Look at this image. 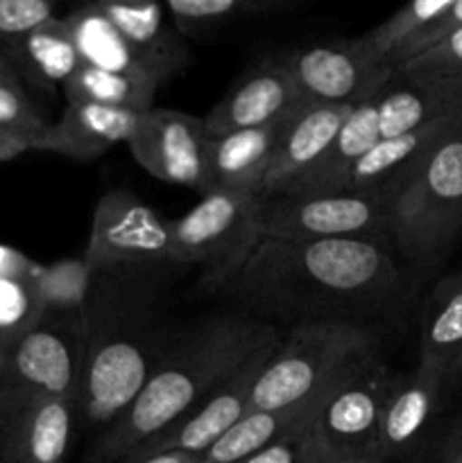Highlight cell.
Segmentation results:
<instances>
[{
  "mask_svg": "<svg viewBox=\"0 0 462 463\" xmlns=\"http://www.w3.org/2000/svg\"><path fill=\"white\" fill-rule=\"evenodd\" d=\"M390 244L361 240L288 242L263 238L225 285L249 315L308 321H356L399 298L401 267Z\"/></svg>",
  "mask_w": 462,
  "mask_h": 463,
  "instance_id": "1",
  "label": "cell"
},
{
  "mask_svg": "<svg viewBox=\"0 0 462 463\" xmlns=\"http://www.w3.org/2000/svg\"><path fill=\"white\" fill-rule=\"evenodd\" d=\"M279 339L272 324L249 312L207 319L163 351L130 410L91 448L89 463H120L197 402L211 396L254 353Z\"/></svg>",
  "mask_w": 462,
  "mask_h": 463,
  "instance_id": "2",
  "label": "cell"
},
{
  "mask_svg": "<svg viewBox=\"0 0 462 463\" xmlns=\"http://www.w3.org/2000/svg\"><path fill=\"white\" fill-rule=\"evenodd\" d=\"M390 242L412 265H439L462 238V116L390 199Z\"/></svg>",
  "mask_w": 462,
  "mask_h": 463,
  "instance_id": "3",
  "label": "cell"
},
{
  "mask_svg": "<svg viewBox=\"0 0 462 463\" xmlns=\"http://www.w3.org/2000/svg\"><path fill=\"white\" fill-rule=\"evenodd\" d=\"M86 355L75 410L86 428H111L143 392L163 351L149 326L100 306L91 294L84 310Z\"/></svg>",
  "mask_w": 462,
  "mask_h": 463,
  "instance_id": "4",
  "label": "cell"
},
{
  "mask_svg": "<svg viewBox=\"0 0 462 463\" xmlns=\"http://www.w3.org/2000/svg\"><path fill=\"white\" fill-rule=\"evenodd\" d=\"M371 346L374 330L362 321L294 324L254 384L252 410H284L320 396Z\"/></svg>",
  "mask_w": 462,
  "mask_h": 463,
  "instance_id": "5",
  "label": "cell"
},
{
  "mask_svg": "<svg viewBox=\"0 0 462 463\" xmlns=\"http://www.w3.org/2000/svg\"><path fill=\"white\" fill-rule=\"evenodd\" d=\"M261 194L208 193L186 215L170 220V262L199 265V288L225 289L263 240Z\"/></svg>",
  "mask_w": 462,
  "mask_h": 463,
  "instance_id": "6",
  "label": "cell"
},
{
  "mask_svg": "<svg viewBox=\"0 0 462 463\" xmlns=\"http://www.w3.org/2000/svg\"><path fill=\"white\" fill-rule=\"evenodd\" d=\"M394 378L376 346L362 351L326 392L311 430L320 450L344 459H379V432ZM380 461V459H379Z\"/></svg>",
  "mask_w": 462,
  "mask_h": 463,
  "instance_id": "7",
  "label": "cell"
},
{
  "mask_svg": "<svg viewBox=\"0 0 462 463\" xmlns=\"http://www.w3.org/2000/svg\"><path fill=\"white\" fill-rule=\"evenodd\" d=\"M258 229L263 238L288 242L361 240L392 247L388 206L379 199L353 193L329 197H263Z\"/></svg>",
  "mask_w": 462,
  "mask_h": 463,
  "instance_id": "8",
  "label": "cell"
},
{
  "mask_svg": "<svg viewBox=\"0 0 462 463\" xmlns=\"http://www.w3.org/2000/svg\"><path fill=\"white\" fill-rule=\"evenodd\" d=\"M86 355V319L82 315H45L7 353L0 387L32 396L77 401Z\"/></svg>",
  "mask_w": 462,
  "mask_h": 463,
  "instance_id": "9",
  "label": "cell"
},
{
  "mask_svg": "<svg viewBox=\"0 0 462 463\" xmlns=\"http://www.w3.org/2000/svg\"><path fill=\"white\" fill-rule=\"evenodd\" d=\"M82 258L95 274L125 265L170 262V220L130 190H111L98 199Z\"/></svg>",
  "mask_w": 462,
  "mask_h": 463,
  "instance_id": "10",
  "label": "cell"
},
{
  "mask_svg": "<svg viewBox=\"0 0 462 463\" xmlns=\"http://www.w3.org/2000/svg\"><path fill=\"white\" fill-rule=\"evenodd\" d=\"M279 339L258 348L226 383H222L211 396L186 411L184 416L168 425L166 430L136 448L120 463L143 459V457L161 455V452H188V455H204L217 439L229 432L240 419L252 411V389L258 375L265 369L272 351Z\"/></svg>",
  "mask_w": 462,
  "mask_h": 463,
  "instance_id": "11",
  "label": "cell"
},
{
  "mask_svg": "<svg viewBox=\"0 0 462 463\" xmlns=\"http://www.w3.org/2000/svg\"><path fill=\"white\" fill-rule=\"evenodd\" d=\"M204 118L175 109H149L127 140L131 156L145 172L172 185L208 193Z\"/></svg>",
  "mask_w": 462,
  "mask_h": 463,
  "instance_id": "12",
  "label": "cell"
},
{
  "mask_svg": "<svg viewBox=\"0 0 462 463\" xmlns=\"http://www.w3.org/2000/svg\"><path fill=\"white\" fill-rule=\"evenodd\" d=\"M276 59L290 72L299 95L311 102L358 104L383 90L394 77L390 68L374 66L353 39L285 50Z\"/></svg>",
  "mask_w": 462,
  "mask_h": 463,
  "instance_id": "13",
  "label": "cell"
},
{
  "mask_svg": "<svg viewBox=\"0 0 462 463\" xmlns=\"http://www.w3.org/2000/svg\"><path fill=\"white\" fill-rule=\"evenodd\" d=\"M75 402L0 387V463H63Z\"/></svg>",
  "mask_w": 462,
  "mask_h": 463,
  "instance_id": "14",
  "label": "cell"
},
{
  "mask_svg": "<svg viewBox=\"0 0 462 463\" xmlns=\"http://www.w3.org/2000/svg\"><path fill=\"white\" fill-rule=\"evenodd\" d=\"M453 389L433 371L417 364L408 373H397L379 432V459L410 463L430 441Z\"/></svg>",
  "mask_w": 462,
  "mask_h": 463,
  "instance_id": "15",
  "label": "cell"
},
{
  "mask_svg": "<svg viewBox=\"0 0 462 463\" xmlns=\"http://www.w3.org/2000/svg\"><path fill=\"white\" fill-rule=\"evenodd\" d=\"M297 84L276 54L254 66L211 111L204 116L208 138L279 122L302 102Z\"/></svg>",
  "mask_w": 462,
  "mask_h": 463,
  "instance_id": "16",
  "label": "cell"
},
{
  "mask_svg": "<svg viewBox=\"0 0 462 463\" xmlns=\"http://www.w3.org/2000/svg\"><path fill=\"white\" fill-rule=\"evenodd\" d=\"M356 104H324L302 99L281 122L270 167L263 179L261 197L279 194L294 176L311 167L329 149Z\"/></svg>",
  "mask_w": 462,
  "mask_h": 463,
  "instance_id": "17",
  "label": "cell"
},
{
  "mask_svg": "<svg viewBox=\"0 0 462 463\" xmlns=\"http://www.w3.org/2000/svg\"><path fill=\"white\" fill-rule=\"evenodd\" d=\"M379 93L365 98L353 107L351 116L347 118L329 149L302 175L294 176L279 194H285V197H329V194L347 193L353 167L380 140Z\"/></svg>",
  "mask_w": 462,
  "mask_h": 463,
  "instance_id": "18",
  "label": "cell"
},
{
  "mask_svg": "<svg viewBox=\"0 0 462 463\" xmlns=\"http://www.w3.org/2000/svg\"><path fill=\"white\" fill-rule=\"evenodd\" d=\"M143 113L104 104L71 102L57 122H50L32 143L36 152L59 154L72 161H93L134 134Z\"/></svg>",
  "mask_w": 462,
  "mask_h": 463,
  "instance_id": "19",
  "label": "cell"
},
{
  "mask_svg": "<svg viewBox=\"0 0 462 463\" xmlns=\"http://www.w3.org/2000/svg\"><path fill=\"white\" fill-rule=\"evenodd\" d=\"M457 116H462V113H457ZM457 116L392 136V138H380L353 167L347 193L365 194V197L379 199L388 206L390 199L415 175L426 154L447 134L448 127L457 120Z\"/></svg>",
  "mask_w": 462,
  "mask_h": 463,
  "instance_id": "20",
  "label": "cell"
},
{
  "mask_svg": "<svg viewBox=\"0 0 462 463\" xmlns=\"http://www.w3.org/2000/svg\"><path fill=\"white\" fill-rule=\"evenodd\" d=\"M98 7L161 84L190 63L188 45L179 30L168 23L166 5L100 0Z\"/></svg>",
  "mask_w": 462,
  "mask_h": 463,
  "instance_id": "21",
  "label": "cell"
},
{
  "mask_svg": "<svg viewBox=\"0 0 462 463\" xmlns=\"http://www.w3.org/2000/svg\"><path fill=\"white\" fill-rule=\"evenodd\" d=\"M462 113V80L394 72L379 93L380 138L406 134Z\"/></svg>",
  "mask_w": 462,
  "mask_h": 463,
  "instance_id": "22",
  "label": "cell"
},
{
  "mask_svg": "<svg viewBox=\"0 0 462 463\" xmlns=\"http://www.w3.org/2000/svg\"><path fill=\"white\" fill-rule=\"evenodd\" d=\"M419 366L462 387V271L442 276L421 310Z\"/></svg>",
  "mask_w": 462,
  "mask_h": 463,
  "instance_id": "23",
  "label": "cell"
},
{
  "mask_svg": "<svg viewBox=\"0 0 462 463\" xmlns=\"http://www.w3.org/2000/svg\"><path fill=\"white\" fill-rule=\"evenodd\" d=\"M284 118L272 125L258 127V129H243L208 138V193L258 194L267 167H270L272 154H274Z\"/></svg>",
  "mask_w": 462,
  "mask_h": 463,
  "instance_id": "24",
  "label": "cell"
},
{
  "mask_svg": "<svg viewBox=\"0 0 462 463\" xmlns=\"http://www.w3.org/2000/svg\"><path fill=\"white\" fill-rule=\"evenodd\" d=\"M5 52L12 59L23 86L27 81L45 93L54 86L66 84L68 77L82 66L71 27L62 16L50 18L21 41L5 48Z\"/></svg>",
  "mask_w": 462,
  "mask_h": 463,
  "instance_id": "25",
  "label": "cell"
},
{
  "mask_svg": "<svg viewBox=\"0 0 462 463\" xmlns=\"http://www.w3.org/2000/svg\"><path fill=\"white\" fill-rule=\"evenodd\" d=\"M326 392L311 401L299 402V405L284 407V410H252L229 432L222 434L204 455H199V463H240L256 452L265 450L272 443L281 441L290 432L311 423Z\"/></svg>",
  "mask_w": 462,
  "mask_h": 463,
  "instance_id": "26",
  "label": "cell"
},
{
  "mask_svg": "<svg viewBox=\"0 0 462 463\" xmlns=\"http://www.w3.org/2000/svg\"><path fill=\"white\" fill-rule=\"evenodd\" d=\"M63 18H66L68 27H71L72 41H75L82 63L102 68V71L120 72V75L134 77V80L152 81V84L161 89V81L140 61V57L131 50L125 36L104 16L98 3L80 5V7L72 9Z\"/></svg>",
  "mask_w": 462,
  "mask_h": 463,
  "instance_id": "27",
  "label": "cell"
},
{
  "mask_svg": "<svg viewBox=\"0 0 462 463\" xmlns=\"http://www.w3.org/2000/svg\"><path fill=\"white\" fill-rule=\"evenodd\" d=\"M62 90L63 98H66V104L91 102L145 113L149 109H154V95H157L159 86L152 84V81L134 80V77L120 75V72L102 71V68L82 63L68 77Z\"/></svg>",
  "mask_w": 462,
  "mask_h": 463,
  "instance_id": "28",
  "label": "cell"
},
{
  "mask_svg": "<svg viewBox=\"0 0 462 463\" xmlns=\"http://www.w3.org/2000/svg\"><path fill=\"white\" fill-rule=\"evenodd\" d=\"M290 5V0H170L166 12L181 36H202L229 23L285 12Z\"/></svg>",
  "mask_w": 462,
  "mask_h": 463,
  "instance_id": "29",
  "label": "cell"
},
{
  "mask_svg": "<svg viewBox=\"0 0 462 463\" xmlns=\"http://www.w3.org/2000/svg\"><path fill=\"white\" fill-rule=\"evenodd\" d=\"M95 276L84 258H63L53 265L36 262L30 280L45 315H82L93 294Z\"/></svg>",
  "mask_w": 462,
  "mask_h": 463,
  "instance_id": "30",
  "label": "cell"
},
{
  "mask_svg": "<svg viewBox=\"0 0 462 463\" xmlns=\"http://www.w3.org/2000/svg\"><path fill=\"white\" fill-rule=\"evenodd\" d=\"M447 3L448 0H415V3H408L406 7L394 12L392 16H388L383 23L371 27L362 36H356L353 41H356L358 50L374 66L388 68L385 63H388L390 54L401 48L408 39H412L430 18L438 16L447 7Z\"/></svg>",
  "mask_w": 462,
  "mask_h": 463,
  "instance_id": "31",
  "label": "cell"
},
{
  "mask_svg": "<svg viewBox=\"0 0 462 463\" xmlns=\"http://www.w3.org/2000/svg\"><path fill=\"white\" fill-rule=\"evenodd\" d=\"M43 317L30 279H0V351L7 353Z\"/></svg>",
  "mask_w": 462,
  "mask_h": 463,
  "instance_id": "32",
  "label": "cell"
},
{
  "mask_svg": "<svg viewBox=\"0 0 462 463\" xmlns=\"http://www.w3.org/2000/svg\"><path fill=\"white\" fill-rule=\"evenodd\" d=\"M460 30H462V0H448L447 7H444L438 16L430 18V21L426 23V25L421 27L412 39H408L401 48H397L392 54H390L385 66H388L390 71L397 72L399 68L410 63L412 59L421 57V54L430 52V50L438 48V45H442L444 41L451 39V36L457 34Z\"/></svg>",
  "mask_w": 462,
  "mask_h": 463,
  "instance_id": "33",
  "label": "cell"
},
{
  "mask_svg": "<svg viewBox=\"0 0 462 463\" xmlns=\"http://www.w3.org/2000/svg\"><path fill=\"white\" fill-rule=\"evenodd\" d=\"M50 122L34 104L25 86H0V131L34 143Z\"/></svg>",
  "mask_w": 462,
  "mask_h": 463,
  "instance_id": "34",
  "label": "cell"
},
{
  "mask_svg": "<svg viewBox=\"0 0 462 463\" xmlns=\"http://www.w3.org/2000/svg\"><path fill=\"white\" fill-rule=\"evenodd\" d=\"M57 5L50 0H0V45L9 48L36 27L54 18Z\"/></svg>",
  "mask_w": 462,
  "mask_h": 463,
  "instance_id": "35",
  "label": "cell"
},
{
  "mask_svg": "<svg viewBox=\"0 0 462 463\" xmlns=\"http://www.w3.org/2000/svg\"><path fill=\"white\" fill-rule=\"evenodd\" d=\"M399 75L438 77V80H462V30L444 41L430 52L412 59L399 68Z\"/></svg>",
  "mask_w": 462,
  "mask_h": 463,
  "instance_id": "36",
  "label": "cell"
},
{
  "mask_svg": "<svg viewBox=\"0 0 462 463\" xmlns=\"http://www.w3.org/2000/svg\"><path fill=\"white\" fill-rule=\"evenodd\" d=\"M322 455L324 452L320 450V443L313 437L311 423H308L240 463H308Z\"/></svg>",
  "mask_w": 462,
  "mask_h": 463,
  "instance_id": "37",
  "label": "cell"
},
{
  "mask_svg": "<svg viewBox=\"0 0 462 463\" xmlns=\"http://www.w3.org/2000/svg\"><path fill=\"white\" fill-rule=\"evenodd\" d=\"M410 463H462V414L439 425Z\"/></svg>",
  "mask_w": 462,
  "mask_h": 463,
  "instance_id": "38",
  "label": "cell"
},
{
  "mask_svg": "<svg viewBox=\"0 0 462 463\" xmlns=\"http://www.w3.org/2000/svg\"><path fill=\"white\" fill-rule=\"evenodd\" d=\"M36 262L16 247L0 242V279H30Z\"/></svg>",
  "mask_w": 462,
  "mask_h": 463,
  "instance_id": "39",
  "label": "cell"
},
{
  "mask_svg": "<svg viewBox=\"0 0 462 463\" xmlns=\"http://www.w3.org/2000/svg\"><path fill=\"white\" fill-rule=\"evenodd\" d=\"M27 149H30V143H27V140L0 131V163H7L12 161V158L21 156Z\"/></svg>",
  "mask_w": 462,
  "mask_h": 463,
  "instance_id": "40",
  "label": "cell"
},
{
  "mask_svg": "<svg viewBox=\"0 0 462 463\" xmlns=\"http://www.w3.org/2000/svg\"><path fill=\"white\" fill-rule=\"evenodd\" d=\"M125 463H199V455H188V452H161V455L143 457V459Z\"/></svg>",
  "mask_w": 462,
  "mask_h": 463,
  "instance_id": "41",
  "label": "cell"
},
{
  "mask_svg": "<svg viewBox=\"0 0 462 463\" xmlns=\"http://www.w3.org/2000/svg\"><path fill=\"white\" fill-rule=\"evenodd\" d=\"M0 86H23L21 77H18L16 68H14L12 59L7 57L3 45H0Z\"/></svg>",
  "mask_w": 462,
  "mask_h": 463,
  "instance_id": "42",
  "label": "cell"
},
{
  "mask_svg": "<svg viewBox=\"0 0 462 463\" xmlns=\"http://www.w3.org/2000/svg\"><path fill=\"white\" fill-rule=\"evenodd\" d=\"M308 463H385V461H379V459H344V457L322 455V457H317V459H313Z\"/></svg>",
  "mask_w": 462,
  "mask_h": 463,
  "instance_id": "43",
  "label": "cell"
},
{
  "mask_svg": "<svg viewBox=\"0 0 462 463\" xmlns=\"http://www.w3.org/2000/svg\"><path fill=\"white\" fill-rule=\"evenodd\" d=\"M3 364H5V351H0V371H3Z\"/></svg>",
  "mask_w": 462,
  "mask_h": 463,
  "instance_id": "44",
  "label": "cell"
}]
</instances>
